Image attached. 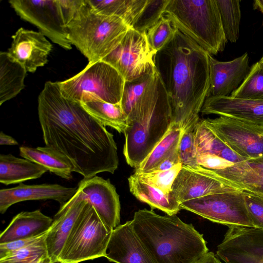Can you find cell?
Segmentation results:
<instances>
[{"label": "cell", "instance_id": "obj_1", "mask_svg": "<svg viewBox=\"0 0 263 263\" xmlns=\"http://www.w3.org/2000/svg\"><path fill=\"white\" fill-rule=\"evenodd\" d=\"M37 109L46 145L67 157L74 172L84 179L115 173L119 158L113 135L80 102L64 97L58 82L45 83Z\"/></svg>", "mask_w": 263, "mask_h": 263}, {"label": "cell", "instance_id": "obj_2", "mask_svg": "<svg viewBox=\"0 0 263 263\" xmlns=\"http://www.w3.org/2000/svg\"><path fill=\"white\" fill-rule=\"evenodd\" d=\"M210 54L176 29L154 58L169 97L171 126L194 130L210 87Z\"/></svg>", "mask_w": 263, "mask_h": 263}, {"label": "cell", "instance_id": "obj_3", "mask_svg": "<svg viewBox=\"0 0 263 263\" xmlns=\"http://www.w3.org/2000/svg\"><path fill=\"white\" fill-rule=\"evenodd\" d=\"M131 223L156 263H195L209 252L203 235L176 215L139 210Z\"/></svg>", "mask_w": 263, "mask_h": 263}, {"label": "cell", "instance_id": "obj_4", "mask_svg": "<svg viewBox=\"0 0 263 263\" xmlns=\"http://www.w3.org/2000/svg\"><path fill=\"white\" fill-rule=\"evenodd\" d=\"M172 124L169 97L160 74L155 89L136 116L127 121L123 154L127 163L137 168Z\"/></svg>", "mask_w": 263, "mask_h": 263}, {"label": "cell", "instance_id": "obj_5", "mask_svg": "<svg viewBox=\"0 0 263 263\" xmlns=\"http://www.w3.org/2000/svg\"><path fill=\"white\" fill-rule=\"evenodd\" d=\"M129 29L118 17L96 12L87 0H82L65 26L69 40L88 59V64L102 60L112 52Z\"/></svg>", "mask_w": 263, "mask_h": 263}, {"label": "cell", "instance_id": "obj_6", "mask_svg": "<svg viewBox=\"0 0 263 263\" xmlns=\"http://www.w3.org/2000/svg\"><path fill=\"white\" fill-rule=\"evenodd\" d=\"M163 16L210 54L224 50L228 41L216 0H170Z\"/></svg>", "mask_w": 263, "mask_h": 263}, {"label": "cell", "instance_id": "obj_7", "mask_svg": "<svg viewBox=\"0 0 263 263\" xmlns=\"http://www.w3.org/2000/svg\"><path fill=\"white\" fill-rule=\"evenodd\" d=\"M65 98L82 103L92 99L121 102L125 80L108 63L100 60L88 65L73 77L58 82Z\"/></svg>", "mask_w": 263, "mask_h": 263}, {"label": "cell", "instance_id": "obj_8", "mask_svg": "<svg viewBox=\"0 0 263 263\" xmlns=\"http://www.w3.org/2000/svg\"><path fill=\"white\" fill-rule=\"evenodd\" d=\"M112 230L88 202L77 220L59 261L79 263L105 257Z\"/></svg>", "mask_w": 263, "mask_h": 263}, {"label": "cell", "instance_id": "obj_9", "mask_svg": "<svg viewBox=\"0 0 263 263\" xmlns=\"http://www.w3.org/2000/svg\"><path fill=\"white\" fill-rule=\"evenodd\" d=\"M181 209L213 222L229 226L253 227L242 191L235 190L209 194L180 203Z\"/></svg>", "mask_w": 263, "mask_h": 263}, {"label": "cell", "instance_id": "obj_10", "mask_svg": "<svg viewBox=\"0 0 263 263\" xmlns=\"http://www.w3.org/2000/svg\"><path fill=\"white\" fill-rule=\"evenodd\" d=\"M156 54L148 42L146 32L129 28L117 47L102 60L115 68L127 82L155 68Z\"/></svg>", "mask_w": 263, "mask_h": 263}, {"label": "cell", "instance_id": "obj_11", "mask_svg": "<svg viewBox=\"0 0 263 263\" xmlns=\"http://www.w3.org/2000/svg\"><path fill=\"white\" fill-rule=\"evenodd\" d=\"M202 121L241 157L248 160L263 156V126L226 116Z\"/></svg>", "mask_w": 263, "mask_h": 263}, {"label": "cell", "instance_id": "obj_12", "mask_svg": "<svg viewBox=\"0 0 263 263\" xmlns=\"http://www.w3.org/2000/svg\"><path fill=\"white\" fill-rule=\"evenodd\" d=\"M9 3L23 20L36 26L52 42L65 49L72 48L59 0H11Z\"/></svg>", "mask_w": 263, "mask_h": 263}, {"label": "cell", "instance_id": "obj_13", "mask_svg": "<svg viewBox=\"0 0 263 263\" xmlns=\"http://www.w3.org/2000/svg\"><path fill=\"white\" fill-rule=\"evenodd\" d=\"M235 190L217 179L209 169L199 165H182L173 183L172 193L181 203L209 194Z\"/></svg>", "mask_w": 263, "mask_h": 263}, {"label": "cell", "instance_id": "obj_14", "mask_svg": "<svg viewBox=\"0 0 263 263\" xmlns=\"http://www.w3.org/2000/svg\"><path fill=\"white\" fill-rule=\"evenodd\" d=\"M88 202L85 194L78 187L76 194L60 206L55 215L46 237L51 262L59 261L72 229Z\"/></svg>", "mask_w": 263, "mask_h": 263}, {"label": "cell", "instance_id": "obj_15", "mask_svg": "<svg viewBox=\"0 0 263 263\" xmlns=\"http://www.w3.org/2000/svg\"><path fill=\"white\" fill-rule=\"evenodd\" d=\"M94 208L103 222L114 229L120 224L121 205L119 196L109 179L95 176L83 179L78 187Z\"/></svg>", "mask_w": 263, "mask_h": 263}, {"label": "cell", "instance_id": "obj_16", "mask_svg": "<svg viewBox=\"0 0 263 263\" xmlns=\"http://www.w3.org/2000/svg\"><path fill=\"white\" fill-rule=\"evenodd\" d=\"M12 38L8 53L27 72H34L47 63L52 46L43 34L20 28Z\"/></svg>", "mask_w": 263, "mask_h": 263}, {"label": "cell", "instance_id": "obj_17", "mask_svg": "<svg viewBox=\"0 0 263 263\" xmlns=\"http://www.w3.org/2000/svg\"><path fill=\"white\" fill-rule=\"evenodd\" d=\"M249 56L247 52L233 60L219 61L209 55L210 87L208 97H230L248 74Z\"/></svg>", "mask_w": 263, "mask_h": 263}, {"label": "cell", "instance_id": "obj_18", "mask_svg": "<svg viewBox=\"0 0 263 263\" xmlns=\"http://www.w3.org/2000/svg\"><path fill=\"white\" fill-rule=\"evenodd\" d=\"M105 257L116 263H156L136 234L131 220L113 229Z\"/></svg>", "mask_w": 263, "mask_h": 263}, {"label": "cell", "instance_id": "obj_19", "mask_svg": "<svg viewBox=\"0 0 263 263\" xmlns=\"http://www.w3.org/2000/svg\"><path fill=\"white\" fill-rule=\"evenodd\" d=\"M78 187H68L58 184L26 185L22 183L12 188L0 190V213L4 214L15 203L27 200H54L60 206L76 193Z\"/></svg>", "mask_w": 263, "mask_h": 263}, {"label": "cell", "instance_id": "obj_20", "mask_svg": "<svg viewBox=\"0 0 263 263\" xmlns=\"http://www.w3.org/2000/svg\"><path fill=\"white\" fill-rule=\"evenodd\" d=\"M210 170L217 179L229 187L263 196V156L223 170Z\"/></svg>", "mask_w": 263, "mask_h": 263}, {"label": "cell", "instance_id": "obj_21", "mask_svg": "<svg viewBox=\"0 0 263 263\" xmlns=\"http://www.w3.org/2000/svg\"><path fill=\"white\" fill-rule=\"evenodd\" d=\"M202 115L226 116L263 126V100L231 97H208L201 110Z\"/></svg>", "mask_w": 263, "mask_h": 263}, {"label": "cell", "instance_id": "obj_22", "mask_svg": "<svg viewBox=\"0 0 263 263\" xmlns=\"http://www.w3.org/2000/svg\"><path fill=\"white\" fill-rule=\"evenodd\" d=\"M52 221L40 210L22 212L1 233L0 243L41 236L47 233Z\"/></svg>", "mask_w": 263, "mask_h": 263}, {"label": "cell", "instance_id": "obj_23", "mask_svg": "<svg viewBox=\"0 0 263 263\" xmlns=\"http://www.w3.org/2000/svg\"><path fill=\"white\" fill-rule=\"evenodd\" d=\"M216 252L248 253L263 257V230L255 227L229 226Z\"/></svg>", "mask_w": 263, "mask_h": 263}, {"label": "cell", "instance_id": "obj_24", "mask_svg": "<svg viewBox=\"0 0 263 263\" xmlns=\"http://www.w3.org/2000/svg\"><path fill=\"white\" fill-rule=\"evenodd\" d=\"M159 74L155 67L133 81L125 82L121 104L127 121L136 116L151 96Z\"/></svg>", "mask_w": 263, "mask_h": 263}, {"label": "cell", "instance_id": "obj_25", "mask_svg": "<svg viewBox=\"0 0 263 263\" xmlns=\"http://www.w3.org/2000/svg\"><path fill=\"white\" fill-rule=\"evenodd\" d=\"M131 193L139 201L148 204L152 210H160L167 215H176L181 210L180 203L172 192L164 194L142 180L134 173L128 178Z\"/></svg>", "mask_w": 263, "mask_h": 263}, {"label": "cell", "instance_id": "obj_26", "mask_svg": "<svg viewBox=\"0 0 263 263\" xmlns=\"http://www.w3.org/2000/svg\"><path fill=\"white\" fill-rule=\"evenodd\" d=\"M21 157L45 167L55 175L64 179L70 180L74 172V166L62 154L49 146L30 147L21 146Z\"/></svg>", "mask_w": 263, "mask_h": 263}, {"label": "cell", "instance_id": "obj_27", "mask_svg": "<svg viewBox=\"0 0 263 263\" xmlns=\"http://www.w3.org/2000/svg\"><path fill=\"white\" fill-rule=\"evenodd\" d=\"M48 171L25 158L12 154L0 155V182L5 185L21 183L41 177Z\"/></svg>", "mask_w": 263, "mask_h": 263}, {"label": "cell", "instance_id": "obj_28", "mask_svg": "<svg viewBox=\"0 0 263 263\" xmlns=\"http://www.w3.org/2000/svg\"><path fill=\"white\" fill-rule=\"evenodd\" d=\"M27 71L8 52L0 53V105L15 97L25 87Z\"/></svg>", "mask_w": 263, "mask_h": 263}, {"label": "cell", "instance_id": "obj_29", "mask_svg": "<svg viewBox=\"0 0 263 263\" xmlns=\"http://www.w3.org/2000/svg\"><path fill=\"white\" fill-rule=\"evenodd\" d=\"M194 133L197 155H215L234 164L246 160L234 152L202 120L196 124Z\"/></svg>", "mask_w": 263, "mask_h": 263}, {"label": "cell", "instance_id": "obj_30", "mask_svg": "<svg viewBox=\"0 0 263 263\" xmlns=\"http://www.w3.org/2000/svg\"><path fill=\"white\" fill-rule=\"evenodd\" d=\"M97 13L118 17L132 28L145 6L147 0H87Z\"/></svg>", "mask_w": 263, "mask_h": 263}, {"label": "cell", "instance_id": "obj_31", "mask_svg": "<svg viewBox=\"0 0 263 263\" xmlns=\"http://www.w3.org/2000/svg\"><path fill=\"white\" fill-rule=\"evenodd\" d=\"M81 103L89 114L103 125L124 134L127 125V117L121 102L112 104L92 99Z\"/></svg>", "mask_w": 263, "mask_h": 263}, {"label": "cell", "instance_id": "obj_32", "mask_svg": "<svg viewBox=\"0 0 263 263\" xmlns=\"http://www.w3.org/2000/svg\"><path fill=\"white\" fill-rule=\"evenodd\" d=\"M182 134V130L171 126L148 155L135 168V173H146L157 167L162 161L178 148Z\"/></svg>", "mask_w": 263, "mask_h": 263}, {"label": "cell", "instance_id": "obj_33", "mask_svg": "<svg viewBox=\"0 0 263 263\" xmlns=\"http://www.w3.org/2000/svg\"><path fill=\"white\" fill-rule=\"evenodd\" d=\"M230 97L237 99L263 100V58L250 68L247 77Z\"/></svg>", "mask_w": 263, "mask_h": 263}, {"label": "cell", "instance_id": "obj_34", "mask_svg": "<svg viewBox=\"0 0 263 263\" xmlns=\"http://www.w3.org/2000/svg\"><path fill=\"white\" fill-rule=\"evenodd\" d=\"M240 1L216 0L222 28L227 41L235 43L239 38L241 18Z\"/></svg>", "mask_w": 263, "mask_h": 263}, {"label": "cell", "instance_id": "obj_35", "mask_svg": "<svg viewBox=\"0 0 263 263\" xmlns=\"http://www.w3.org/2000/svg\"><path fill=\"white\" fill-rule=\"evenodd\" d=\"M46 237V234L38 241L7 254L0 258V263H51Z\"/></svg>", "mask_w": 263, "mask_h": 263}, {"label": "cell", "instance_id": "obj_36", "mask_svg": "<svg viewBox=\"0 0 263 263\" xmlns=\"http://www.w3.org/2000/svg\"><path fill=\"white\" fill-rule=\"evenodd\" d=\"M176 29L171 21L163 16L146 32L151 48L156 53L161 50L173 39Z\"/></svg>", "mask_w": 263, "mask_h": 263}, {"label": "cell", "instance_id": "obj_37", "mask_svg": "<svg viewBox=\"0 0 263 263\" xmlns=\"http://www.w3.org/2000/svg\"><path fill=\"white\" fill-rule=\"evenodd\" d=\"M170 0H147V3L132 28L146 32L163 16Z\"/></svg>", "mask_w": 263, "mask_h": 263}, {"label": "cell", "instance_id": "obj_38", "mask_svg": "<svg viewBox=\"0 0 263 263\" xmlns=\"http://www.w3.org/2000/svg\"><path fill=\"white\" fill-rule=\"evenodd\" d=\"M182 166L180 163L166 171H153L137 175L142 180L163 193L170 194L172 192L173 183Z\"/></svg>", "mask_w": 263, "mask_h": 263}, {"label": "cell", "instance_id": "obj_39", "mask_svg": "<svg viewBox=\"0 0 263 263\" xmlns=\"http://www.w3.org/2000/svg\"><path fill=\"white\" fill-rule=\"evenodd\" d=\"M180 162L183 165L198 166L197 162V153L195 145L194 130L183 131L179 146Z\"/></svg>", "mask_w": 263, "mask_h": 263}, {"label": "cell", "instance_id": "obj_40", "mask_svg": "<svg viewBox=\"0 0 263 263\" xmlns=\"http://www.w3.org/2000/svg\"><path fill=\"white\" fill-rule=\"evenodd\" d=\"M242 193L253 227L263 230V196L246 191Z\"/></svg>", "mask_w": 263, "mask_h": 263}, {"label": "cell", "instance_id": "obj_41", "mask_svg": "<svg viewBox=\"0 0 263 263\" xmlns=\"http://www.w3.org/2000/svg\"><path fill=\"white\" fill-rule=\"evenodd\" d=\"M198 165L211 170H220L231 166L234 164L218 156L212 155H197Z\"/></svg>", "mask_w": 263, "mask_h": 263}, {"label": "cell", "instance_id": "obj_42", "mask_svg": "<svg viewBox=\"0 0 263 263\" xmlns=\"http://www.w3.org/2000/svg\"><path fill=\"white\" fill-rule=\"evenodd\" d=\"M225 263H263V257L248 253H225L216 252Z\"/></svg>", "mask_w": 263, "mask_h": 263}, {"label": "cell", "instance_id": "obj_43", "mask_svg": "<svg viewBox=\"0 0 263 263\" xmlns=\"http://www.w3.org/2000/svg\"><path fill=\"white\" fill-rule=\"evenodd\" d=\"M46 234V233L37 237L21 239L9 242L0 243V258H3L9 253L26 247L38 241Z\"/></svg>", "mask_w": 263, "mask_h": 263}, {"label": "cell", "instance_id": "obj_44", "mask_svg": "<svg viewBox=\"0 0 263 263\" xmlns=\"http://www.w3.org/2000/svg\"><path fill=\"white\" fill-rule=\"evenodd\" d=\"M195 263H222L215 254L212 252H209Z\"/></svg>", "mask_w": 263, "mask_h": 263}, {"label": "cell", "instance_id": "obj_45", "mask_svg": "<svg viewBox=\"0 0 263 263\" xmlns=\"http://www.w3.org/2000/svg\"><path fill=\"white\" fill-rule=\"evenodd\" d=\"M17 141L12 137L6 135L3 132L0 134V144L7 145H18Z\"/></svg>", "mask_w": 263, "mask_h": 263}, {"label": "cell", "instance_id": "obj_46", "mask_svg": "<svg viewBox=\"0 0 263 263\" xmlns=\"http://www.w3.org/2000/svg\"><path fill=\"white\" fill-rule=\"evenodd\" d=\"M255 9H258L263 13V0H256L254 4Z\"/></svg>", "mask_w": 263, "mask_h": 263}, {"label": "cell", "instance_id": "obj_47", "mask_svg": "<svg viewBox=\"0 0 263 263\" xmlns=\"http://www.w3.org/2000/svg\"><path fill=\"white\" fill-rule=\"evenodd\" d=\"M51 263H66V262H63V261H55V262H51Z\"/></svg>", "mask_w": 263, "mask_h": 263}, {"label": "cell", "instance_id": "obj_48", "mask_svg": "<svg viewBox=\"0 0 263 263\" xmlns=\"http://www.w3.org/2000/svg\"><path fill=\"white\" fill-rule=\"evenodd\" d=\"M262 57L263 58V55H262Z\"/></svg>", "mask_w": 263, "mask_h": 263}]
</instances>
